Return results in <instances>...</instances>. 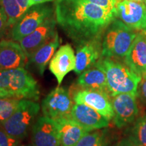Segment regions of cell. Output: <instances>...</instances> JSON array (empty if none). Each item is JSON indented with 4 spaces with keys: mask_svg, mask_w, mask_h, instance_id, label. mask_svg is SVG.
<instances>
[{
    "mask_svg": "<svg viewBox=\"0 0 146 146\" xmlns=\"http://www.w3.org/2000/svg\"><path fill=\"white\" fill-rule=\"evenodd\" d=\"M56 22L76 46L102 38L114 12L85 0H56Z\"/></svg>",
    "mask_w": 146,
    "mask_h": 146,
    "instance_id": "cell-1",
    "label": "cell"
},
{
    "mask_svg": "<svg viewBox=\"0 0 146 146\" xmlns=\"http://www.w3.org/2000/svg\"><path fill=\"white\" fill-rule=\"evenodd\" d=\"M104 72L111 97L121 94L137 96L141 76L116 58H104L96 63Z\"/></svg>",
    "mask_w": 146,
    "mask_h": 146,
    "instance_id": "cell-2",
    "label": "cell"
},
{
    "mask_svg": "<svg viewBox=\"0 0 146 146\" xmlns=\"http://www.w3.org/2000/svg\"><path fill=\"white\" fill-rule=\"evenodd\" d=\"M137 32L115 18L102 35V57L125 58L137 35Z\"/></svg>",
    "mask_w": 146,
    "mask_h": 146,
    "instance_id": "cell-3",
    "label": "cell"
},
{
    "mask_svg": "<svg viewBox=\"0 0 146 146\" xmlns=\"http://www.w3.org/2000/svg\"><path fill=\"white\" fill-rule=\"evenodd\" d=\"M0 88L19 100L37 101L40 97L37 81L25 68L0 70Z\"/></svg>",
    "mask_w": 146,
    "mask_h": 146,
    "instance_id": "cell-4",
    "label": "cell"
},
{
    "mask_svg": "<svg viewBox=\"0 0 146 146\" xmlns=\"http://www.w3.org/2000/svg\"><path fill=\"white\" fill-rule=\"evenodd\" d=\"M40 110L36 101L21 100L13 114L0 125L10 136L23 141L32 129Z\"/></svg>",
    "mask_w": 146,
    "mask_h": 146,
    "instance_id": "cell-5",
    "label": "cell"
},
{
    "mask_svg": "<svg viewBox=\"0 0 146 146\" xmlns=\"http://www.w3.org/2000/svg\"><path fill=\"white\" fill-rule=\"evenodd\" d=\"M54 14V6L49 3L30 7L12 27L10 32L11 39L13 41L19 42L41 26L47 18Z\"/></svg>",
    "mask_w": 146,
    "mask_h": 146,
    "instance_id": "cell-6",
    "label": "cell"
},
{
    "mask_svg": "<svg viewBox=\"0 0 146 146\" xmlns=\"http://www.w3.org/2000/svg\"><path fill=\"white\" fill-rule=\"evenodd\" d=\"M73 106L72 96L68 89L57 87L43 100L41 110L45 116L57 121L70 118Z\"/></svg>",
    "mask_w": 146,
    "mask_h": 146,
    "instance_id": "cell-7",
    "label": "cell"
},
{
    "mask_svg": "<svg viewBox=\"0 0 146 146\" xmlns=\"http://www.w3.org/2000/svg\"><path fill=\"white\" fill-rule=\"evenodd\" d=\"M111 100L115 126L118 129H123L132 125L139 114L137 96L121 94L112 97Z\"/></svg>",
    "mask_w": 146,
    "mask_h": 146,
    "instance_id": "cell-8",
    "label": "cell"
},
{
    "mask_svg": "<svg viewBox=\"0 0 146 146\" xmlns=\"http://www.w3.org/2000/svg\"><path fill=\"white\" fill-rule=\"evenodd\" d=\"M114 14L115 18L136 31H141L146 29L145 3L123 0L116 5Z\"/></svg>",
    "mask_w": 146,
    "mask_h": 146,
    "instance_id": "cell-9",
    "label": "cell"
},
{
    "mask_svg": "<svg viewBox=\"0 0 146 146\" xmlns=\"http://www.w3.org/2000/svg\"><path fill=\"white\" fill-rule=\"evenodd\" d=\"M32 146H60V133L58 123L46 116L35 122L32 129Z\"/></svg>",
    "mask_w": 146,
    "mask_h": 146,
    "instance_id": "cell-10",
    "label": "cell"
},
{
    "mask_svg": "<svg viewBox=\"0 0 146 146\" xmlns=\"http://www.w3.org/2000/svg\"><path fill=\"white\" fill-rule=\"evenodd\" d=\"M57 25L55 14L45 21L33 32L24 37L19 41L27 57L29 59L33 54L50 39L56 33Z\"/></svg>",
    "mask_w": 146,
    "mask_h": 146,
    "instance_id": "cell-11",
    "label": "cell"
},
{
    "mask_svg": "<svg viewBox=\"0 0 146 146\" xmlns=\"http://www.w3.org/2000/svg\"><path fill=\"white\" fill-rule=\"evenodd\" d=\"M112 97L105 92L81 89L74 93L73 100L76 104H83L96 110L108 120L113 119L114 110Z\"/></svg>",
    "mask_w": 146,
    "mask_h": 146,
    "instance_id": "cell-12",
    "label": "cell"
},
{
    "mask_svg": "<svg viewBox=\"0 0 146 146\" xmlns=\"http://www.w3.org/2000/svg\"><path fill=\"white\" fill-rule=\"evenodd\" d=\"M29 58L19 42L10 39L0 41V70L25 68Z\"/></svg>",
    "mask_w": 146,
    "mask_h": 146,
    "instance_id": "cell-13",
    "label": "cell"
},
{
    "mask_svg": "<svg viewBox=\"0 0 146 146\" xmlns=\"http://www.w3.org/2000/svg\"><path fill=\"white\" fill-rule=\"evenodd\" d=\"M75 54L70 44H65L60 47L50 62L49 69L61 85L64 78L69 72L75 68Z\"/></svg>",
    "mask_w": 146,
    "mask_h": 146,
    "instance_id": "cell-14",
    "label": "cell"
},
{
    "mask_svg": "<svg viewBox=\"0 0 146 146\" xmlns=\"http://www.w3.org/2000/svg\"><path fill=\"white\" fill-rule=\"evenodd\" d=\"M70 118L88 131L105 129L109 121L96 110L83 104H76L72 107Z\"/></svg>",
    "mask_w": 146,
    "mask_h": 146,
    "instance_id": "cell-15",
    "label": "cell"
},
{
    "mask_svg": "<svg viewBox=\"0 0 146 146\" xmlns=\"http://www.w3.org/2000/svg\"><path fill=\"white\" fill-rule=\"evenodd\" d=\"M102 39H96L77 46L75 54V68L76 74L88 70L98 62L102 57Z\"/></svg>",
    "mask_w": 146,
    "mask_h": 146,
    "instance_id": "cell-16",
    "label": "cell"
},
{
    "mask_svg": "<svg viewBox=\"0 0 146 146\" xmlns=\"http://www.w3.org/2000/svg\"><path fill=\"white\" fill-rule=\"evenodd\" d=\"M124 62L131 70L141 76L146 73V31L137 33L131 48L125 56Z\"/></svg>",
    "mask_w": 146,
    "mask_h": 146,
    "instance_id": "cell-17",
    "label": "cell"
},
{
    "mask_svg": "<svg viewBox=\"0 0 146 146\" xmlns=\"http://www.w3.org/2000/svg\"><path fill=\"white\" fill-rule=\"evenodd\" d=\"M76 85L81 89L102 91L110 96L105 73L97 64L79 74Z\"/></svg>",
    "mask_w": 146,
    "mask_h": 146,
    "instance_id": "cell-18",
    "label": "cell"
},
{
    "mask_svg": "<svg viewBox=\"0 0 146 146\" xmlns=\"http://www.w3.org/2000/svg\"><path fill=\"white\" fill-rule=\"evenodd\" d=\"M56 122L60 128V146H76L82 137L89 132L70 118H62Z\"/></svg>",
    "mask_w": 146,
    "mask_h": 146,
    "instance_id": "cell-19",
    "label": "cell"
},
{
    "mask_svg": "<svg viewBox=\"0 0 146 146\" xmlns=\"http://www.w3.org/2000/svg\"><path fill=\"white\" fill-rule=\"evenodd\" d=\"M59 45V35L56 32L52 39L42 45L29 59V63H31L35 66L41 76L44 74L47 64L50 62Z\"/></svg>",
    "mask_w": 146,
    "mask_h": 146,
    "instance_id": "cell-20",
    "label": "cell"
},
{
    "mask_svg": "<svg viewBox=\"0 0 146 146\" xmlns=\"http://www.w3.org/2000/svg\"><path fill=\"white\" fill-rule=\"evenodd\" d=\"M128 129L127 137L136 146H146V114L141 113Z\"/></svg>",
    "mask_w": 146,
    "mask_h": 146,
    "instance_id": "cell-21",
    "label": "cell"
},
{
    "mask_svg": "<svg viewBox=\"0 0 146 146\" xmlns=\"http://www.w3.org/2000/svg\"><path fill=\"white\" fill-rule=\"evenodd\" d=\"M110 142V136L106 129H97L84 135L76 146H108Z\"/></svg>",
    "mask_w": 146,
    "mask_h": 146,
    "instance_id": "cell-22",
    "label": "cell"
},
{
    "mask_svg": "<svg viewBox=\"0 0 146 146\" xmlns=\"http://www.w3.org/2000/svg\"><path fill=\"white\" fill-rule=\"evenodd\" d=\"M0 5L8 16L10 27L13 26L24 14V11L16 0H0Z\"/></svg>",
    "mask_w": 146,
    "mask_h": 146,
    "instance_id": "cell-23",
    "label": "cell"
},
{
    "mask_svg": "<svg viewBox=\"0 0 146 146\" xmlns=\"http://www.w3.org/2000/svg\"><path fill=\"white\" fill-rule=\"evenodd\" d=\"M20 100L10 97L0 98V123L5 122L13 114Z\"/></svg>",
    "mask_w": 146,
    "mask_h": 146,
    "instance_id": "cell-24",
    "label": "cell"
},
{
    "mask_svg": "<svg viewBox=\"0 0 146 146\" xmlns=\"http://www.w3.org/2000/svg\"><path fill=\"white\" fill-rule=\"evenodd\" d=\"M21 141L8 134L0 125V146H18Z\"/></svg>",
    "mask_w": 146,
    "mask_h": 146,
    "instance_id": "cell-25",
    "label": "cell"
},
{
    "mask_svg": "<svg viewBox=\"0 0 146 146\" xmlns=\"http://www.w3.org/2000/svg\"><path fill=\"white\" fill-rule=\"evenodd\" d=\"M137 98L142 104L146 106V73L141 75V81L138 85Z\"/></svg>",
    "mask_w": 146,
    "mask_h": 146,
    "instance_id": "cell-26",
    "label": "cell"
},
{
    "mask_svg": "<svg viewBox=\"0 0 146 146\" xmlns=\"http://www.w3.org/2000/svg\"><path fill=\"white\" fill-rule=\"evenodd\" d=\"M89 3L114 12L116 5V0H85Z\"/></svg>",
    "mask_w": 146,
    "mask_h": 146,
    "instance_id": "cell-27",
    "label": "cell"
},
{
    "mask_svg": "<svg viewBox=\"0 0 146 146\" xmlns=\"http://www.w3.org/2000/svg\"><path fill=\"white\" fill-rule=\"evenodd\" d=\"M9 27H10L8 25V16L5 13L2 7L0 5V41L3 39Z\"/></svg>",
    "mask_w": 146,
    "mask_h": 146,
    "instance_id": "cell-28",
    "label": "cell"
},
{
    "mask_svg": "<svg viewBox=\"0 0 146 146\" xmlns=\"http://www.w3.org/2000/svg\"><path fill=\"white\" fill-rule=\"evenodd\" d=\"M115 146H136L128 139L127 137L122 139Z\"/></svg>",
    "mask_w": 146,
    "mask_h": 146,
    "instance_id": "cell-29",
    "label": "cell"
},
{
    "mask_svg": "<svg viewBox=\"0 0 146 146\" xmlns=\"http://www.w3.org/2000/svg\"><path fill=\"white\" fill-rule=\"evenodd\" d=\"M52 1H54V0H30V1H29V8H30V7L33 6V5L41 4V3H49Z\"/></svg>",
    "mask_w": 146,
    "mask_h": 146,
    "instance_id": "cell-30",
    "label": "cell"
},
{
    "mask_svg": "<svg viewBox=\"0 0 146 146\" xmlns=\"http://www.w3.org/2000/svg\"><path fill=\"white\" fill-rule=\"evenodd\" d=\"M16 1H17L18 4L20 5V6L21 7V8L23 9L24 12L29 8V4L30 0H16Z\"/></svg>",
    "mask_w": 146,
    "mask_h": 146,
    "instance_id": "cell-31",
    "label": "cell"
},
{
    "mask_svg": "<svg viewBox=\"0 0 146 146\" xmlns=\"http://www.w3.org/2000/svg\"><path fill=\"white\" fill-rule=\"evenodd\" d=\"M6 97H10V98H12V97L10 96L8 93L5 92V91H3V89L0 88V98H6Z\"/></svg>",
    "mask_w": 146,
    "mask_h": 146,
    "instance_id": "cell-32",
    "label": "cell"
},
{
    "mask_svg": "<svg viewBox=\"0 0 146 146\" xmlns=\"http://www.w3.org/2000/svg\"><path fill=\"white\" fill-rule=\"evenodd\" d=\"M123 1V0H116V4L120 1ZM129 1H138V2H142L145 3V0H129Z\"/></svg>",
    "mask_w": 146,
    "mask_h": 146,
    "instance_id": "cell-33",
    "label": "cell"
},
{
    "mask_svg": "<svg viewBox=\"0 0 146 146\" xmlns=\"http://www.w3.org/2000/svg\"><path fill=\"white\" fill-rule=\"evenodd\" d=\"M18 146H32V145H24V144H20V145H18Z\"/></svg>",
    "mask_w": 146,
    "mask_h": 146,
    "instance_id": "cell-34",
    "label": "cell"
},
{
    "mask_svg": "<svg viewBox=\"0 0 146 146\" xmlns=\"http://www.w3.org/2000/svg\"><path fill=\"white\" fill-rule=\"evenodd\" d=\"M144 31H146V29H145V30H144Z\"/></svg>",
    "mask_w": 146,
    "mask_h": 146,
    "instance_id": "cell-35",
    "label": "cell"
},
{
    "mask_svg": "<svg viewBox=\"0 0 146 146\" xmlns=\"http://www.w3.org/2000/svg\"><path fill=\"white\" fill-rule=\"evenodd\" d=\"M145 5H146V0H145Z\"/></svg>",
    "mask_w": 146,
    "mask_h": 146,
    "instance_id": "cell-36",
    "label": "cell"
}]
</instances>
